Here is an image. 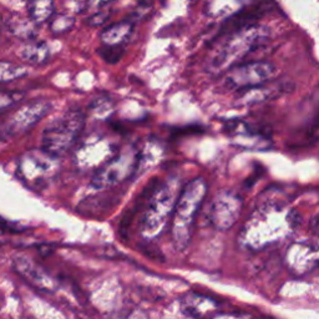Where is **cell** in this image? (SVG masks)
<instances>
[{"instance_id":"obj_1","label":"cell","mask_w":319,"mask_h":319,"mask_svg":"<svg viewBox=\"0 0 319 319\" xmlns=\"http://www.w3.org/2000/svg\"><path fill=\"white\" fill-rule=\"evenodd\" d=\"M296 210H284L280 205H266L248 220L238 239L249 248H262L291 234L301 225Z\"/></svg>"},{"instance_id":"obj_2","label":"cell","mask_w":319,"mask_h":319,"mask_svg":"<svg viewBox=\"0 0 319 319\" xmlns=\"http://www.w3.org/2000/svg\"><path fill=\"white\" fill-rule=\"evenodd\" d=\"M271 31L261 24L239 29L227 35L210 62V70L215 74L226 73L242 64L249 54L261 49L270 42Z\"/></svg>"},{"instance_id":"obj_3","label":"cell","mask_w":319,"mask_h":319,"mask_svg":"<svg viewBox=\"0 0 319 319\" xmlns=\"http://www.w3.org/2000/svg\"><path fill=\"white\" fill-rule=\"evenodd\" d=\"M207 193L202 177L192 180L181 188L171 216V237L177 251H183L191 242L196 216Z\"/></svg>"},{"instance_id":"obj_4","label":"cell","mask_w":319,"mask_h":319,"mask_svg":"<svg viewBox=\"0 0 319 319\" xmlns=\"http://www.w3.org/2000/svg\"><path fill=\"white\" fill-rule=\"evenodd\" d=\"M179 182L175 180L151 189L148 203L140 220V233L145 239H155L169 226L179 193Z\"/></svg>"},{"instance_id":"obj_5","label":"cell","mask_w":319,"mask_h":319,"mask_svg":"<svg viewBox=\"0 0 319 319\" xmlns=\"http://www.w3.org/2000/svg\"><path fill=\"white\" fill-rule=\"evenodd\" d=\"M85 126V116L78 109L68 110L52 120L43 134V150L55 157L65 155L78 142Z\"/></svg>"},{"instance_id":"obj_6","label":"cell","mask_w":319,"mask_h":319,"mask_svg":"<svg viewBox=\"0 0 319 319\" xmlns=\"http://www.w3.org/2000/svg\"><path fill=\"white\" fill-rule=\"evenodd\" d=\"M137 165L138 150L135 146H127L97 169L91 186L95 189H105L121 183L137 171Z\"/></svg>"},{"instance_id":"obj_7","label":"cell","mask_w":319,"mask_h":319,"mask_svg":"<svg viewBox=\"0 0 319 319\" xmlns=\"http://www.w3.org/2000/svg\"><path fill=\"white\" fill-rule=\"evenodd\" d=\"M51 110V104L31 101L11 111L0 121V140L8 141L30 131Z\"/></svg>"},{"instance_id":"obj_8","label":"cell","mask_w":319,"mask_h":319,"mask_svg":"<svg viewBox=\"0 0 319 319\" xmlns=\"http://www.w3.org/2000/svg\"><path fill=\"white\" fill-rule=\"evenodd\" d=\"M60 164L57 157L44 150H33L24 153L19 161V174L34 187H44L57 175Z\"/></svg>"},{"instance_id":"obj_9","label":"cell","mask_w":319,"mask_h":319,"mask_svg":"<svg viewBox=\"0 0 319 319\" xmlns=\"http://www.w3.org/2000/svg\"><path fill=\"white\" fill-rule=\"evenodd\" d=\"M277 73L272 62L251 61L238 64L226 71L225 84L229 90L243 91L268 83Z\"/></svg>"},{"instance_id":"obj_10","label":"cell","mask_w":319,"mask_h":319,"mask_svg":"<svg viewBox=\"0 0 319 319\" xmlns=\"http://www.w3.org/2000/svg\"><path fill=\"white\" fill-rule=\"evenodd\" d=\"M116 153L117 147L111 140H107L101 135H91L81 141L75 151L74 160L76 165L83 169H90L93 166L99 169Z\"/></svg>"},{"instance_id":"obj_11","label":"cell","mask_w":319,"mask_h":319,"mask_svg":"<svg viewBox=\"0 0 319 319\" xmlns=\"http://www.w3.org/2000/svg\"><path fill=\"white\" fill-rule=\"evenodd\" d=\"M243 201L238 195L223 191L213 198L208 211V218L213 227L220 231L231 228L241 215Z\"/></svg>"},{"instance_id":"obj_12","label":"cell","mask_w":319,"mask_h":319,"mask_svg":"<svg viewBox=\"0 0 319 319\" xmlns=\"http://www.w3.org/2000/svg\"><path fill=\"white\" fill-rule=\"evenodd\" d=\"M274 5L275 4L272 0H260L257 3H252L244 6L241 10L227 18V20L221 26L217 38H225L239 29L256 25L258 24V20L265 16V14L270 13L274 8Z\"/></svg>"},{"instance_id":"obj_13","label":"cell","mask_w":319,"mask_h":319,"mask_svg":"<svg viewBox=\"0 0 319 319\" xmlns=\"http://www.w3.org/2000/svg\"><path fill=\"white\" fill-rule=\"evenodd\" d=\"M285 263L296 274L311 272L318 265V251L311 243H293L285 254Z\"/></svg>"},{"instance_id":"obj_14","label":"cell","mask_w":319,"mask_h":319,"mask_svg":"<svg viewBox=\"0 0 319 319\" xmlns=\"http://www.w3.org/2000/svg\"><path fill=\"white\" fill-rule=\"evenodd\" d=\"M14 271L21 277L25 278L30 284L42 291L52 292L55 289V282L52 278L35 262L24 256H16L13 261Z\"/></svg>"},{"instance_id":"obj_15","label":"cell","mask_w":319,"mask_h":319,"mask_svg":"<svg viewBox=\"0 0 319 319\" xmlns=\"http://www.w3.org/2000/svg\"><path fill=\"white\" fill-rule=\"evenodd\" d=\"M227 134L229 137L233 138L234 142L238 146L247 148H256V150H263L267 148L268 138L258 131L253 130L251 126L241 121L228 122L227 125Z\"/></svg>"},{"instance_id":"obj_16","label":"cell","mask_w":319,"mask_h":319,"mask_svg":"<svg viewBox=\"0 0 319 319\" xmlns=\"http://www.w3.org/2000/svg\"><path fill=\"white\" fill-rule=\"evenodd\" d=\"M270 83V81H268ZM265 83L256 88L247 89V90L239 91V102L242 105H253L258 102L267 101V100L273 99V97L280 96L282 93L289 92L292 88V84L289 83H273L268 84Z\"/></svg>"},{"instance_id":"obj_17","label":"cell","mask_w":319,"mask_h":319,"mask_svg":"<svg viewBox=\"0 0 319 319\" xmlns=\"http://www.w3.org/2000/svg\"><path fill=\"white\" fill-rule=\"evenodd\" d=\"M181 309L184 314L193 318H205L217 311L218 306L212 298L198 293H187L180 301Z\"/></svg>"},{"instance_id":"obj_18","label":"cell","mask_w":319,"mask_h":319,"mask_svg":"<svg viewBox=\"0 0 319 319\" xmlns=\"http://www.w3.org/2000/svg\"><path fill=\"white\" fill-rule=\"evenodd\" d=\"M133 23L129 20L109 25L107 28L104 29V31L100 35L102 45L125 46V44L130 40L131 34H133Z\"/></svg>"},{"instance_id":"obj_19","label":"cell","mask_w":319,"mask_h":319,"mask_svg":"<svg viewBox=\"0 0 319 319\" xmlns=\"http://www.w3.org/2000/svg\"><path fill=\"white\" fill-rule=\"evenodd\" d=\"M254 1L256 0H207L205 4V11L208 16H231Z\"/></svg>"},{"instance_id":"obj_20","label":"cell","mask_w":319,"mask_h":319,"mask_svg":"<svg viewBox=\"0 0 319 319\" xmlns=\"http://www.w3.org/2000/svg\"><path fill=\"white\" fill-rule=\"evenodd\" d=\"M19 56L26 64L30 65H43L49 60L50 51L45 43H38L31 40L19 52Z\"/></svg>"},{"instance_id":"obj_21","label":"cell","mask_w":319,"mask_h":319,"mask_svg":"<svg viewBox=\"0 0 319 319\" xmlns=\"http://www.w3.org/2000/svg\"><path fill=\"white\" fill-rule=\"evenodd\" d=\"M4 26L10 31L14 37L19 38V39L28 40V42L34 40L35 33H37L35 24L30 19L23 18L18 14L9 16L8 20L4 23Z\"/></svg>"},{"instance_id":"obj_22","label":"cell","mask_w":319,"mask_h":319,"mask_svg":"<svg viewBox=\"0 0 319 319\" xmlns=\"http://www.w3.org/2000/svg\"><path fill=\"white\" fill-rule=\"evenodd\" d=\"M29 19L35 25H40L52 18L55 13L54 0H29Z\"/></svg>"},{"instance_id":"obj_23","label":"cell","mask_w":319,"mask_h":319,"mask_svg":"<svg viewBox=\"0 0 319 319\" xmlns=\"http://www.w3.org/2000/svg\"><path fill=\"white\" fill-rule=\"evenodd\" d=\"M75 19L68 14H56L52 15L49 20V28L54 35H61L68 33L69 30L74 28Z\"/></svg>"},{"instance_id":"obj_24","label":"cell","mask_w":319,"mask_h":319,"mask_svg":"<svg viewBox=\"0 0 319 319\" xmlns=\"http://www.w3.org/2000/svg\"><path fill=\"white\" fill-rule=\"evenodd\" d=\"M24 75H26V70L24 68L15 66L9 62H0V83L15 80L23 78Z\"/></svg>"},{"instance_id":"obj_25","label":"cell","mask_w":319,"mask_h":319,"mask_svg":"<svg viewBox=\"0 0 319 319\" xmlns=\"http://www.w3.org/2000/svg\"><path fill=\"white\" fill-rule=\"evenodd\" d=\"M100 56L109 64H116L121 59L125 52V46H109L102 45L99 50Z\"/></svg>"},{"instance_id":"obj_26","label":"cell","mask_w":319,"mask_h":319,"mask_svg":"<svg viewBox=\"0 0 319 319\" xmlns=\"http://www.w3.org/2000/svg\"><path fill=\"white\" fill-rule=\"evenodd\" d=\"M23 93L14 92V91H0V114L5 112L11 106L20 101Z\"/></svg>"},{"instance_id":"obj_27","label":"cell","mask_w":319,"mask_h":319,"mask_svg":"<svg viewBox=\"0 0 319 319\" xmlns=\"http://www.w3.org/2000/svg\"><path fill=\"white\" fill-rule=\"evenodd\" d=\"M111 102L109 101L107 99H97L96 101L92 102L91 104V110H92V112L96 116L101 117L104 116V114H106V112H110V110H111Z\"/></svg>"},{"instance_id":"obj_28","label":"cell","mask_w":319,"mask_h":319,"mask_svg":"<svg viewBox=\"0 0 319 319\" xmlns=\"http://www.w3.org/2000/svg\"><path fill=\"white\" fill-rule=\"evenodd\" d=\"M114 319H148L147 314H146L145 311L138 308L129 309L125 313H120L116 318Z\"/></svg>"},{"instance_id":"obj_29","label":"cell","mask_w":319,"mask_h":319,"mask_svg":"<svg viewBox=\"0 0 319 319\" xmlns=\"http://www.w3.org/2000/svg\"><path fill=\"white\" fill-rule=\"evenodd\" d=\"M109 16H110L109 10H100L97 11L96 14H93V15L89 19V23H90L92 26L102 25V24L109 19Z\"/></svg>"},{"instance_id":"obj_30","label":"cell","mask_w":319,"mask_h":319,"mask_svg":"<svg viewBox=\"0 0 319 319\" xmlns=\"http://www.w3.org/2000/svg\"><path fill=\"white\" fill-rule=\"evenodd\" d=\"M4 28V23H3V19H1V16H0V30Z\"/></svg>"}]
</instances>
